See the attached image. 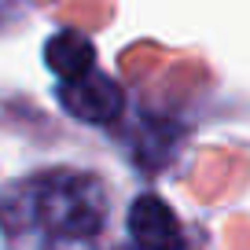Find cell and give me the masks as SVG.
Returning a JSON list of instances; mask_svg holds the SVG:
<instances>
[{
    "instance_id": "obj_4",
    "label": "cell",
    "mask_w": 250,
    "mask_h": 250,
    "mask_svg": "<svg viewBox=\"0 0 250 250\" xmlns=\"http://www.w3.org/2000/svg\"><path fill=\"white\" fill-rule=\"evenodd\" d=\"M44 59L62 81H78V78H85L88 70H96V52H92V44H88V37H81V33H74V30L55 33V37L48 41V48H44Z\"/></svg>"
},
{
    "instance_id": "obj_1",
    "label": "cell",
    "mask_w": 250,
    "mask_h": 250,
    "mask_svg": "<svg viewBox=\"0 0 250 250\" xmlns=\"http://www.w3.org/2000/svg\"><path fill=\"white\" fill-rule=\"evenodd\" d=\"M4 206H19L11 225H41L44 232L62 239H85L96 235L107 217V195L103 184L88 173H44V177L22 184V199H8Z\"/></svg>"
},
{
    "instance_id": "obj_3",
    "label": "cell",
    "mask_w": 250,
    "mask_h": 250,
    "mask_svg": "<svg viewBox=\"0 0 250 250\" xmlns=\"http://www.w3.org/2000/svg\"><path fill=\"white\" fill-rule=\"evenodd\" d=\"M129 235L140 250H180L184 228L180 217L158 195H140L129 206Z\"/></svg>"
},
{
    "instance_id": "obj_2",
    "label": "cell",
    "mask_w": 250,
    "mask_h": 250,
    "mask_svg": "<svg viewBox=\"0 0 250 250\" xmlns=\"http://www.w3.org/2000/svg\"><path fill=\"white\" fill-rule=\"evenodd\" d=\"M59 103L70 110L74 118H81V122L107 125V122H114V118L122 114L125 96L110 78H103L100 70H88L85 78H78V81H62Z\"/></svg>"
}]
</instances>
